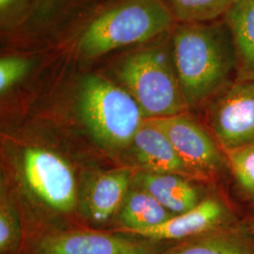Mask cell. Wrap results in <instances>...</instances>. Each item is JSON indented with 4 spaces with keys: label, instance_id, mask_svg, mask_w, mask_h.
Returning <instances> with one entry per match:
<instances>
[{
    "label": "cell",
    "instance_id": "cell-1",
    "mask_svg": "<svg viewBox=\"0 0 254 254\" xmlns=\"http://www.w3.org/2000/svg\"><path fill=\"white\" fill-rule=\"evenodd\" d=\"M173 64L190 108L211 100L237 78L234 37L224 19L176 23L170 32Z\"/></svg>",
    "mask_w": 254,
    "mask_h": 254
},
{
    "label": "cell",
    "instance_id": "cell-2",
    "mask_svg": "<svg viewBox=\"0 0 254 254\" xmlns=\"http://www.w3.org/2000/svg\"><path fill=\"white\" fill-rule=\"evenodd\" d=\"M176 24L162 0H120L101 11L85 27L78 52L93 60L127 46L151 43Z\"/></svg>",
    "mask_w": 254,
    "mask_h": 254
},
{
    "label": "cell",
    "instance_id": "cell-3",
    "mask_svg": "<svg viewBox=\"0 0 254 254\" xmlns=\"http://www.w3.org/2000/svg\"><path fill=\"white\" fill-rule=\"evenodd\" d=\"M117 74L145 119L172 117L188 111L173 64L170 34L127 55L119 64Z\"/></svg>",
    "mask_w": 254,
    "mask_h": 254
},
{
    "label": "cell",
    "instance_id": "cell-4",
    "mask_svg": "<svg viewBox=\"0 0 254 254\" xmlns=\"http://www.w3.org/2000/svg\"><path fill=\"white\" fill-rule=\"evenodd\" d=\"M77 109L84 126L99 145L109 150L131 146L145 116L122 86L99 74L82 80Z\"/></svg>",
    "mask_w": 254,
    "mask_h": 254
},
{
    "label": "cell",
    "instance_id": "cell-5",
    "mask_svg": "<svg viewBox=\"0 0 254 254\" xmlns=\"http://www.w3.org/2000/svg\"><path fill=\"white\" fill-rule=\"evenodd\" d=\"M207 119L223 151L254 143V80L236 79L214 96Z\"/></svg>",
    "mask_w": 254,
    "mask_h": 254
},
{
    "label": "cell",
    "instance_id": "cell-6",
    "mask_svg": "<svg viewBox=\"0 0 254 254\" xmlns=\"http://www.w3.org/2000/svg\"><path fill=\"white\" fill-rule=\"evenodd\" d=\"M119 233V232H118ZM146 239V238H145ZM153 240H138L125 234L73 229L51 231L35 238L29 254H159Z\"/></svg>",
    "mask_w": 254,
    "mask_h": 254
},
{
    "label": "cell",
    "instance_id": "cell-7",
    "mask_svg": "<svg viewBox=\"0 0 254 254\" xmlns=\"http://www.w3.org/2000/svg\"><path fill=\"white\" fill-rule=\"evenodd\" d=\"M27 185L38 198L57 211H73L77 200L76 184L69 164L50 150L27 148L23 156Z\"/></svg>",
    "mask_w": 254,
    "mask_h": 254
},
{
    "label": "cell",
    "instance_id": "cell-8",
    "mask_svg": "<svg viewBox=\"0 0 254 254\" xmlns=\"http://www.w3.org/2000/svg\"><path fill=\"white\" fill-rule=\"evenodd\" d=\"M173 144L182 160L202 181L220 173L227 164L208 132L186 113L166 118L151 119Z\"/></svg>",
    "mask_w": 254,
    "mask_h": 254
},
{
    "label": "cell",
    "instance_id": "cell-9",
    "mask_svg": "<svg viewBox=\"0 0 254 254\" xmlns=\"http://www.w3.org/2000/svg\"><path fill=\"white\" fill-rule=\"evenodd\" d=\"M229 216L227 207L221 200L206 198L186 213L175 215L157 226L137 231L130 236L153 241L174 240L180 242L225 226Z\"/></svg>",
    "mask_w": 254,
    "mask_h": 254
},
{
    "label": "cell",
    "instance_id": "cell-10",
    "mask_svg": "<svg viewBox=\"0 0 254 254\" xmlns=\"http://www.w3.org/2000/svg\"><path fill=\"white\" fill-rule=\"evenodd\" d=\"M133 178L127 169L103 171L94 174L86 185L81 207L84 217L92 224L104 225L117 216Z\"/></svg>",
    "mask_w": 254,
    "mask_h": 254
},
{
    "label": "cell",
    "instance_id": "cell-11",
    "mask_svg": "<svg viewBox=\"0 0 254 254\" xmlns=\"http://www.w3.org/2000/svg\"><path fill=\"white\" fill-rule=\"evenodd\" d=\"M133 154L143 172L176 174L191 181H202L182 160L173 144L151 119H145L131 143Z\"/></svg>",
    "mask_w": 254,
    "mask_h": 254
},
{
    "label": "cell",
    "instance_id": "cell-12",
    "mask_svg": "<svg viewBox=\"0 0 254 254\" xmlns=\"http://www.w3.org/2000/svg\"><path fill=\"white\" fill-rule=\"evenodd\" d=\"M191 180L176 174L141 172L133 178V186L150 193L163 207L179 215L196 207L202 200Z\"/></svg>",
    "mask_w": 254,
    "mask_h": 254
},
{
    "label": "cell",
    "instance_id": "cell-13",
    "mask_svg": "<svg viewBox=\"0 0 254 254\" xmlns=\"http://www.w3.org/2000/svg\"><path fill=\"white\" fill-rule=\"evenodd\" d=\"M159 254H254V241L238 229L221 226L180 241Z\"/></svg>",
    "mask_w": 254,
    "mask_h": 254
},
{
    "label": "cell",
    "instance_id": "cell-14",
    "mask_svg": "<svg viewBox=\"0 0 254 254\" xmlns=\"http://www.w3.org/2000/svg\"><path fill=\"white\" fill-rule=\"evenodd\" d=\"M223 19L236 45V79L254 80V0H234Z\"/></svg>",
    "mask_w": 254,
    "mask_h": 254
},
{
    "label": "cell",
    "instance_id": "cell-15",
    "mask_svg": "<svg viewBox=\"0 0 254 254\" xmlns=\"http://www.w3.org/2000/svg\"><path fill=\"white\" fill-rule=\"evenodd\" d=\"M174 216L150 193L133 186L117 214L120 227L116 229V232L131 235L137 231L157 226Z\"/></svg>",
    "mask_w": 254,
    "mask_h": 254
},
{
    "label": "cell",
    "instance_id": "cell-16",
    "mask_svg": "<svg viewBox=\"0 0 254 254\" xmlns=\"http://www.w3.org/2000/svg\"><path fill=\"white\" fill-rule=\"evenodd\" d=\"M176 23H202L223 18L234 0H162Z\"/></svg>",
    "mask_w": 254,
    "mask_h": 254
},
{
    "label": "cell",
    "instance_id": "cell-17",
    "mask_svg": "<svg viewBox=\"0 0 254 254\" xmlns=\"http://www.w3.org/2000/svg\"><path fill=\"white\" fill-rule=\"evenodd\" d=\"M24 245V231L18 211L1 190L0 200V254H19Z\"/></svg>",
    "mask_w": 254,
    "mask_h": 254
},
{
    "label": "cell",
    "instance_id": "cell-18",
    "mask_svg": "<svg viewBox=\"0 0 254 254\" xmlns=\"http://www.w3.org/2000/svg\"><path fill=\"white\" fill-rule=\"evenodd\" d=\"M224 153L237 184L254 199V143Z\"/></svg>",
    "mask_w": 254,
    "mask_h": 254
},
{
    "label": "cell",
    "instance_id": "cell-19",
    "mask_svg": "<svg viewBox=\"0 0 254 254\" xmlns=\"http://www.w3.org/2000/svg\"><path fill=\"white\" fill-rule=\"evenodd\" d=\"M30 68V62L20 56H6L0 60V93L3 95L22 80Z\"/></svg>",
    "mask_w": 254,
    "mask_h": 254
},
{
    "label": "cell",
    "instance_id": "cell-20",
    "mask_svg": "<svg viewBox=\"0 0 254 254\" xmlns=\"http://www.w3.org/2000/svg\"><path fill=\"white\" fill-rule=\"evenodd\" d=\"M27 0H0V14L1 22L6 23L16 12L21 11Z\"/></svg>",
    "mask_w": 254,
    "mask_h": 254
}]
</instances>
